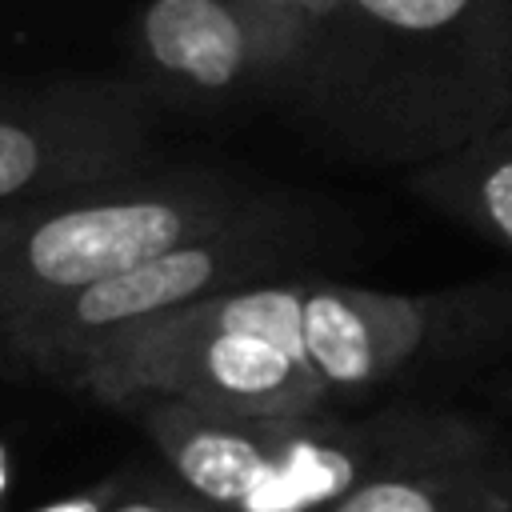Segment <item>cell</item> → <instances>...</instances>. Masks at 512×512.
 <instances>
[{
	"instance_id": "4fadbf2b",
	"label": "cell",
	"mask_w": 512,
	"mask_h": 512,
	"mask_svg": "<svg viewBox=\"0 0 512 512\" xmlns=\"http://www.w3.org/2000/svg\"><path fill=\"white\" fill-rule=\"evenodd\" d=\"M104 512H216V508L172 480V484H144V488L128 484V492L112 500Z\"/></svg>"
},
{
	"instance_id": "6da1fadb",
	"label": "cell",
	"mask_w": 512,
	"mask_h": 512,
	"mask_svg": "<svg viewBox=\"0 0 512 512\" xmlns=\"http://www.w3.org/2000/svg\"><path fill=\"white\" fill-rule=\"evenodd\" d=\"M276 100L328 148L412 172L512 116V0H340Z\"/></svg>"
},
{
	"instance_id": "7c38bea8",
	"label": "cell",
	"mask_w": 512,
	"mask_h": 512,
	"mask_svg": "<svg viewBox=\"0 0 512 512\" xmlns=\"http://www.w3.org/2000/svg\"><path fill=\"white\" fill-rule=\"evenodd\" d=\"M260 16H268L292 44H296V60L308 48V40L324 28V20L332 16V8L340 0H248Z\"/></svg>"
},
{
	"instance_id": "7a4b0ae2",
	"label": "cell",
	"mask_w": 512,
	"mask_h": 512,
	"mask_svg": "<svg viewBox=\"0 0 512 512\" xmlns=\"http://www.w3.org/2000/svg\"><path fill=\"white\" fill-rule=\"evenodd\" d=\"M168 316L268 340L308 364L328 400H352L512 340V284L408 296L336 280H260Z\"/></svg>"
},
{
	"instance_id": "30bf717a",
	"label": "cell",
	"mask_w": 512,
	"mask_h": 512,
	"mask_svg": "<svg viewBox=\"0 0 512 512\" xmlns=\"http://www.w3.org/2000/svg\"><path fill=\"white\" fill-rule=\"evenodd\" d=\"M408 184L472 236L512 252V116L484 136L412 168Z\"/></svg>"
},
{
	"instance_id": "3957f363",
	"label": "cell",
	"mask_w": 512,
	"mask_h": 512,
	"mask_svg": "<svg viewBox=\"0 0 512 512\" xmlns=\"http://www.w3.org/2000/svg\"><path fill=\"white\" fill-rule=\"evenodd\" d=\"M276 196L216 168H144L0 208V332L176 244L216 236Z\"/></svg>"
},
{
	"instance_id": "5bb4252c",
	"label": "cell",
	"mask_w": 512,
	"mask_h": 512,
	"mask_svg": "<svg viewBox=\"0 0 512 512\" xmlns=\"http://www.w3.org/2000/svg\"><path fill=\"white\" fill-rule=\"evenodd\" d=\"M128 484L132 480H124V476H104L100 484L80 488V492H68L60 500H48V504H40L32 512H104L112 500H120L128 492Z\"/></svg>"
},
{
	"instance_id": "5b68a950",
	"label": "cell",
	"mask_w": 512,
	"mask_h": 512,
	"mask_svg": "<svg viewBox=\"0 0 512 512\" xmlns=\"http://www.w3.org/2000/svg\"><path fill=\"white\" fill-rule=\"evenodd\" d=\"M112 408L136 396H176L204 408L304 420L328 412V392L292 352L220 328L156 316L108 336L68 380Z\"/></svg>"
},
{
	"instance_id": "8fae6325",
	"label": "cell",
	"mask_w": 512,
	"mask_h": 512,
	"mask_svg": "<svg viewBox=\"0 0 512 512\" xmlns=\"http://www.w3.org/2000/svg\"><path fill=\"white\" fill-rule=\"evenodd\" d=\"M320 512H512V456H456L360 484Z\"/></svg>"
},
{
	"instance_id": "52a82bcc",
	"label": "cell",
	"mask_w": 512,
	"mask_h": 512,
	"mask_svg": "<svg viewBox=\"0 0 512 512\" xmlns=\"http://www.w3.org/2000/svg\"><path fill=\"white\" fill-rule=\"evenodd\" d=\"M140 84L152 96L212 108L280 96L296 44L248 0H144L132 16Z\"/></svg>"
},
{
	"instance_id": "9c48e42d",
	"label": "cell",
	"mask_w": 512,
	"mask_h": 512,
	"mask_svg": "<svg viewBox=\"0 0 512 512\" xmlns=\"http://www.w3.org/2000/svg\"><path fill=\"white\" fill-rule=\"evenodd\" d=\"M120 408L156 444L176 484L216 512L272 508L296 420L204 408L176 396H136Z\"/></svg>"
},
{
	"instance_id": "8992f818",
	"label": "cell",
	"mask_w": 512,
	"mask_h": 512,
	"mask_svg": "<svg viewBox=\"0 0 512 512\" xmlns=\"http://www.w3.org/2000/svg\"><path fill=\"white\" fill-rule=\"evenodd\" d=\"M156 104L140 80L52 76L0 88V208L152 168Z\"/></svg>"
},
{
	"instance_id": "ba28073f",
	"label": "cell",
	"mask_w": 512,
	"mask_h": 512,
	"mask_svg": "<svg viewBox=\"0 0 512 512\" xmlns=\"http://www.w3.org/2000/svg\"><path fill=\"white\" fill-rule=\"evenodd\" d=\"M488 428L460 412L392 408L376 416H304L292 428L280 488L268 512H320L368 480L492 452Z\"/></svg>"
},
{
	"instance_id": "277c9868",
	"label": "cell",
	"mask_w": 512,
	"mask_h": 512,
	"mask_svg": "<svg viewBox=\"0 0 512 512\" xmlns=\"http://www.w3.org/2000/svg\"><path fill=\"white\" fill-rule=\"evenodd\" d=\"M304 252V220L288 204L272 200L256 216L176 244L144 264H132L36 316L0 332V368L68 384L72 372L116 332L188 308L196 300L276 280Z\"/></svg>"
}]
</instances>
